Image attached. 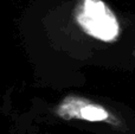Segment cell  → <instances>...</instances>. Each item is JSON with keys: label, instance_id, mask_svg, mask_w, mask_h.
<instances>
[{"label": "cell", "instance_id": "obj_1", "mask_svg": "<svg viewBox=\"0 0 135 134\" xmlns=\"http://www.w3.org/2000/svg\"><path fill=\"white\" fill-rule=\"evenodd\" d=\"M74 20L84 35L103 44H115L123 35L117 14L103 0H78Z\"/></svg>", "mask_w": 135, "mask_h": 134}, {"label": "cell", "instance_id": "obj_2", "mask_svg": "<svg viewBox=\"0 0 135 134\" xmlns=\"http://www.w3.org/2000/svg\"><path fill=\"white\" fill-rule=\"evenodd\" d=\"M55 115L66 121L78 120L105 123L114 128H123V120L108 107L78 95H68L55 109Z\"/></svg>", "mask_w": 135, "mask_h": 134}]
</instances>
